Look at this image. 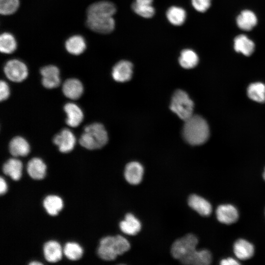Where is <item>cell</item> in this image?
Segmentation results:
<instances>
[{"instance_id":"cell-1","label":"cell","mask_w":265,"mask_h":265,"mask_svg":"<svg viewBox=\"0 0 265 265\" xmlns=\"http://www.w3.org/2000/svg\"><path fill=\"white\" fill-rule=\"evenodd\" d=\"M210 135L209 126L201 116L192 115L185 121L183 135L185 140L192 145H199L208 139Z\"/></svg>"},{"instance_id":"cell-2","label":"cell","mask_w":265,"mask_h":265,"mask_svg":"<svg viewBox=\"0 0 265 265\" xmlns=\"http://www.w3.org/2000/svg\"><path fill=\"white\" fill-rule=\"evenodd\" d=\"M130 248V243L124 237L120 235L107 236L101 240L98 254L103 260L111 261Z\"/></svg>"},{"instance_id":"cell-3","label":"cell","mask_w":265,"mask_h":265,"mask_svg":"<svg viewBox=\"0 0 265 265\" xmlns=\"http://www.w3.org/2000/svg\"><path fill=\"white\" fill-rule=\"evenodd\" d=\"M107 141L108 134L106 130L102 124L98 123L86 126L79 140L81 146L88 150L101 148Z\"/></svg>"},{"instance_id":"cell-4","label":"cell","mask_w":265,"mask_h":265,"mask_svg":"<svg viewBox=\"0 0 265 265\" xmlns=\"http://www.w3.org/2000/svg\"><path fill=\"white\" fill-rule=\"evenodd\" d=\"M194 104L188 94L182 90L173 94L170 108L180 118L186 121L193 115Z\"/></svg>"},{"instance_id":"cell-5","label":"cell","mask_w":265,"mask_h":265,"mask_svg":"<svg viewBox=\"0 0 265 265\" xmlns=\"http://www.w3.org/2000/svg\"><path fill=\"white\" fill-rule=\"evenodd\" d=\"M198 242V238L194 235L187 234L173 243L171 253L174 258L180 260L196 249Z\"/></svg>"},{"instance_id":"cell-6","label":"cell","mask_w":265,"mask_h":265,"mask_svg":"<svg viewBox=\"0 0 265 265\" xmlns=\"http://www.w3.org/2000/svg\"><path fill=\"white\" fill-rule=\"evenodd\" d=\"M4 72L8 79L15 82H21L28 76V69L22 61L13 59L8 61L4 65Z\"/></svg>"},{"instance_id":"cell-7","label":"cell","mask_w":265,"mask_h":265,"mask_svg":"<svg viewBox=\"0 0 265 265\" xmlns=\"http://www.w3.org/2000/svg\"><path fill=\"white\" fill-rule=\"evenodd\" d=\"M86 25L91 30L97 33L107 34L114 29L115 21L112 17H87Z\"/></svg>"},{"instance_id":"cell-8","label":"cell","mask_w":265,"mask_h":265,"mask_svg":"<svg viewBox=\"0 0 265 265\" xmlns=\"http://www.w3.org/2000/svg\"><path fill=\"white\" fill-rule=\"evenodd\" d=\"M53 142L58 147L60 152L67 153L74 148L76 138L70 130L65 128L54 136Z\"/></svg>"},{"instance_id":"cell-9","label":"cell","mask_w":265,"mask_h":265,"mask_svg":"<svg viewBox=\"0 0 265 265\" xmlns=\"http://www.w3.org/2000/svg\"><path fill=\"white\" fill-rule=\"evenodd\" d=\"M116 11L114 4L108 1H101L89 5L86 11L87 17H112Z\"/></svg>"},{"instance_id":"cell-10","label":"cell","mask_w":265,"mask_h":265,"mask_svg":"<svg viewBox=\"0 0 265 265\" xmlns=\"http://www.w3.org/2000/svg\"><path fill=\"white\" fill-rule=\"evenodd\" d=\"M42 83L46 88L53 89L58 86L60 83L59 70L55 66L49 65L40 70Z\"/></svg>"},{"instance_id":"cell-11","label":"cell","mask_w":265,"mask_h":265,"mask_svg":"<svg viewBox=\"0 0 265 265\" xmlns=\"http://www.w3.org/2000/svg\"><path fill=\"white\" fill-rule=\"evenodd\" d=\"M212 260V255L209 250H197L195 249L180 261L185 265H208L211 264Z\"/></svg>"},{"instance_id":"cell-12","label":"cell","mask_w":265,"mask_h":265,"mask_svg":"<svg viewBox=\"0 0 265 265\" xmlns=\"http://www.w3.org/2000/svg\"><path fill=\"white\" fill-rule=\"evenodd\" d=\"M64 110L66 114V124L71 127L79 126L83 119V113L80 107L74 103H66L64 106Z\"/></svg>"},{"instance_id":"cell-13","label":"cell","mask_w":265,"mask_h":265,"mask_svg":"<svg viewBox=\"0 0 265 265\" xmlns=\"http://www.w3.org/2000/svg\"><path fill=\"white\" fill-rule=\"evenodd\" d=\"M132 74V64L127 60H121L113 67L112 76L118 82H125L129 80Z\"/></svg>"},{"instance_id":"cell-14","label":"cell","mask_w":265,"mask_h":265,"mask_svg":"<svg viewBox=\"0 0 265 265\" xmlns=\"http://www.w3.org/2000/svg\"><path fill=\"white\" fill-rule=\"evenodd\" d=\"M63 94L71 100L80 98L83 92V86L78 79L71 78L66 80L62 85Z\"/></svg>"},{"instance_id":"cell-15","label":"cell","mask_w":265,"mask_h":265,"mask_svg":"<svg viewBox=\"0 0 265 265\" xmlns=\"http://www.w3.org/2000/svg\"><path fill=\"white\" fill-rule=\"evenodd\" d=\"M216 214L218 220L226 224L235 222L238 217L237 209L230 204L219 206L216 209Z\"/></svg>"},{"instance_id":"cell-16","label":"cell","mask_w":265,"mask_h":265,"mask_svg":"<svg viewBox=\"0 0 265 265\" xmlns=\"http://www.w3.org/2000/svg\"><path fill=\"white\" fill-rule=\"evenodd\" d=\"M143 172V167L140 163L136 161L131 162L126 166L125 178L129 183L137 185L142 180Z\"/></svg>"},{"instance_id":"cell-17","label":"cell","mask_w":265,"mask_h":265,"mask_svg":"<svg viewBox=\"0 0 265 265\" xmlns=\"http://www.w3.org/2000/svg\"><path fill=\"white\" fill-rule=\"evenodd\" d=\"M9 150L14 157H25L30 152V146L24 137L17 136L13 138L9 144Z\"/></svg>"},{"instance_id":"cell-18","label":"cell","mask_w":265,"mask_h":265,"mask_svg":"<svg viewBox=\"0 0 265 265\" xmlns=\"http://www.w3.org/2000/svg\"><path fill=\"white\" fill-rule=\"evenodd\" d=\"M188 204L199 214L207 216L212 211L211 204L204 198L196 194L191 195L188 199Z\"/></svg>"},{"instance_id":"cell-19","label":"cell","mask_w":265,"mask_h":265,"mask_svg":"<svg viewBox=\"0 0 265 265\" xmlns=\"http://www.w3.org/2000/svg\"><path fill=\"white\" fill-rule=\"evenodd\" d=\"M27 172L29 176L35 180H41L46 175V165L40 158L31 159L27 165Z\"/></svg>"},{"instance_id":"cell-20","label":"cell","mask_w":265,"mask_h":265,"mask_svg":"<svg viewBox=\"0 0 265 265\" xmlns=\"http://www.w3.org/2000/svg\"><path fill=\"white\" fill-rule=\"evenodd\" d=\"M233 250L236 257L242 260L251 258L254 253L253 245L243 239H239L235 242Z\"/></svg>"},{"instance_id":"cell-21","label":"cell","mask_w":265,"mask_h":265,"mask_svg":"<svg viewBox=\"0 0 265 265\" xmlns=\"http://www.w3.org/2000/svg\"><path fill=\"white\" fill-rule=\"evenodd\" d=\"M45 258L50 263H55L62 258V250L58 242L53 240L47 242L44 245Z\"/></svg>"},{"instance_id":"cell-22","label":"cell","mask_w":265,"mask_h":265,"mask_svg":"<svg viewBox=\"0 0 265 265\" xmlns=\"http://www.w3.org/2000/svg\"><path fill=\"white\" fill-rule=\"evenodd\" d=\"M234 48L237 52L242 53L245 56H249L254 51L255 44L247 36L241 34L235 37Z\"/></svg>"},{"instance_id":"cell-23","label":"cell","mask_w":265,"mask_h":265,"mask_svg":"<svg viewBox=\"0 0 265 265\" xmlns=\"http://www.w3.org/2000/svg\"><path fill=\"white\" fill-rule=\"evenodd\" d=\"M121 230L129 235H134L140 230L141 225L140 221L132 214L127 213L124 220L119 224Z\"/></svg>"},{"instance_id":"cell-24","label":"cell","mask_w":265,"mask_h":265,"mask_svg":"<svg viewBox=\"0 0 265 265\" xmlns=\"http://www.w3.org/2000/svg\"><path fill=\"white\" fill-rule=\"evenodd\" d=\"M22 162L18 159L11 158L5 162L2 167L3 172L15 181L19 180L22 176Z\"/></svg>"},{"instance_id":"cell-25","label":"cell","mask_w":265,"mask_h":265,"mask_svg":"<svg viewBox=\"0 0 265 265\" xmlns=\"http://www.w3.org/2000/svg\"><path fill=\"white\" fill-rule=\"evenodd\" d=\"M236 21L238 27L246 31L251 30L257 23L256 15L249 10L242 11L237 17Z\"/></svg>"},{"instance_id":"cell-26","label":"cell","mask_w":265,"mask_h":265,"mask_svg":"<svg viewBox=\"0 0 265 265\" xmlns=\"http://www.w3.org/2000/svg\"><path fill=\"white\" fill-rule=\"evenodd\" d=\"M66 50L73 55L82 53L86 49V42L80 35H76L69 37L65 42Z\"/></svg>"},{"instance_id":"cell-27","label":"cell","mask_w":265,"mask_h":265,"mask_svg":"<svg viewBox=\"0 0 265 265\" xmlns=\"http://www.w3.org/2000/svg\"><path fill=\"white\" fill-rule=\"evenodd\" d=\"M43 206L47 212L51 215H56L62 210L63 201L58 196L51 195L47 196L43 201Z\"/></svg>"},{"instance_id":"cell-28","label":"cell","mask_w":265,"mask_h":265,"mask_svg":"<svg viewBox=\"0 0 265 265\" xmlns=\"http://www.w3.org/2000/svg\"><path fill=\"white\" fill-rule=\"evenodd\" d=\"M199 58L197 54L193 50L185 49L183 50L179 58L180 65L186 69L195 67L198 64Z\"/></svg>"},{"instance_id":"cell-29","label":"cell","mask_w":265,"mask_h":265,"mask_svg":"<svg viewBox=\"0 0 265 265\" xmlns=\"http://www.w3.org/2000/svg\"><path fill=\"white\" fill-rule=\"evenodd\" d=\"M166 17L169 22L174 26L183 25L186 19V12L181 7H170L166 12Z\"/></svg>"},{"instance_id":"cell-30","label":"cell","mask_w":265,"mask_h":265,"mask_svg":"<svg viewBox=\"0 0 265 265\" xmlns=\"http://www.w3.org/2000/svg\"><path fill=\"white\" fill-rule=\"evenodd\" d=\"M248 97L252 100L263 103L265 101V85L261 82L251 84L247 89Z\"/></svg>"},{"instance_id":"cell-31","label":"cell","mask_w":265,"mask_h":265,"mask_svg":"<svg viewBox=\"0 0 265 265\" xmlns=\"http://www.w3.org/2000/svg\"><path fill=\"white\" fill-rule=\"evenodd\" d=\"M17 48V42L15 38L10 33L4 32L0 36V50L4 53H11Z\"/></svg>"},{"instance_id":"cell-32","label":"cell","mask_w":265,"mask_h":265,"mask_svg":"<svg viewBox=\"0 0 265 265\" xmlns=\"http://www.w3.org/2000/svg\"><path fill=\"white\" fill-rule=\"evenodd\" d=\"M152 4L146 2L134 1L132 5V7L133 11L140 16L150 18L155 14V9Z\"/></svg>"},{"instance_id":"cell-33","label":"cell","mask_w":265,"mask_h":265,"mask_svg":"<svg viewBox=\"0 0 265 265\" xmlns=\"http://www.w3.org/2000/svg\"><path fill=\"white\" fill-rule=\"evenodd\" d=\"M63 253L69 260L76 261L80 259L82 257L83 250L79 244L71 242L65 244L63 249Z\"/></svg>"},{"instance_id":"cell-34","label":"cell","mask_w":265,"mask_h":265,"mask_svg":"<svg viewBox=\"0 0 265 265\" xmlns=\"http://www.w3.org/2000/svg\"><path fill=\"white\" fill-rule=\"evenodd\" d=\"M19 6V0H0V13L8 15L15 13Z\"/></svg>"},{"instance_id":"cell-35","label":"cell","mask_w":265,"mask_h":265,"mask_svg":"<svg viewBox=\"0 0 265 265\" xmlns=\"http://www.w3.org/2000/svg\"><path fill=\"white\" fill-rule=\"evenodd\" d=\"M191 3L196 10L204 12L210 7L211 0H191Z\"/></svg>"},{"instance_id":"cell-36","label":"cell","mask_w":265,"mask_h":265,"mask_svg":"<svg viewBox=\"0 0 265 265\" xmlns=\"http://www.w3.org/2000/svg\"><path fill=\"white\" fill-rule=\"evenodd\" d=\"M10 93V88L7 83L1 80L0 82V100L1 101L6 100Z\"/></svg>"},{"instance_id":"cell-37","label":"cell","mask_w":265,"mask_h":265,"mask_svg":"<svg viewBox=\"0 0 265 265\" xmlns=\"http://www.w3.org/2000/svg\"><path fill=\"white\" fill-rule=\"evenodd\" d=\"M220 264L221 265H238L240 264L237 260L232 258L223 259Z\"/></svg>"},{"instance_id":"cell-38","label":"cell","mask_w":265,"mask_h":265,"mask_svg":"<svg viewBox=\"0 0 265 265\" xmlns=\"http://www.w3.org/2000/svg\"><path fill=\"white\" fill-rule=\"evenodd\" d=\"M7 190V186L4 179L0 177V193L1 195L4 194Z\"/></svg>"},{"instance_id":"cell-39","label":"cell","mask_w":265,"mask_h":265,"mask_svg":"<svg viewBox=\"0 0 265 265\" xmlns=\"http://www.w3.org/2000/svg\"><path fill=\"white\" fill-rule=\"evenodd\" d=\"M29 265H42V263L39 262H37V261H33L32 262H31Z\"/></svg>"},{"instance_id":"cell-40","label":"cell","mask_w":265,"mask_h":265,"mask_svg":"<svg viewBox=\"0 0 265 265\" xmlns=\"http://www.w3.org/2000/svg\"><path fill=\"white\" fill-rule=\"evenodd\" d=\"M263 177L265 180V171H264V174H263Z\"/></svg>"}]
</instances>
